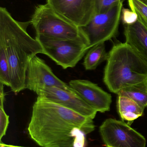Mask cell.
Masks as SVG:
<instances>
[{"mask_svg": "<svg viewBox=\"0 0 147 147\" xmlns=\"http://www.w3.org/2000/svg\"><path fill=\"white\" fill-rule=\"evenodd\" d=\"M93 119L38 96L34 103L28 132L41 147H72L76 128L85 134L95 129Z\"/></svg>", "mask_w": 147, "mask_h": 147, "instance_id": "1", "label": "cell"}, {"mask_svg": "<svg viewBox=\"0 0 147 147\" xmlns=\"http://www.w3.org/2000/svg\"><path fill=\"white\" fill-rule=\"evenodd\" d=\"M30 21L16 20L7 9L0 7V44L4 47L10 69V88L15 93L26 89L27 71L31 59L44 53L40 43L27 32Z\"/></svg>", "mask_w": 147, "mask_h": 147, "instance_id": "2", "label": "cell"}, {"mask_svg": "<svg viewBox=\"0 0 147 147\" xmlns=\"http://www.w3.org/2000/svg\"><path fill=\"white\" fill-rule=\"evenodd\" d=\"M147 62L127 43H116L108 53L103 80L111 92L146 82Z\"/></svg>", "mask_w": 147, "mask_h": 147, "instance_id": "3", "label": "cell"}, {"mask_svg": "<svg viewBox=\"0 0 147 147\" xmlns=\"http://www.w3.org/2000/svg\"><path fill=\"white\" fill-rule=\"evenodd\" d=\"M30 22L36 35L60 39L87 38L81 27L60 15L47 3L35 7Z\"/></svg>", "mask_w": 147, "mask_h": 147, "instance_id": "4", "label": "cell"}, {"mask_svg": "<svg viewBox=\"0 0 147 147\" xmlns=\"http://www.w3.org/2000/svg\"><path fill=\"white\" fill-rule=\"evenodd\" d=\"M45 55L63 69L74 68L90 49L88 39H60L36 35Z\"/></svg>", "mask_w": 147, "mask_h": 147, "instance_id": "5", "label": "cell"}, {"mask_svg": "<svg viewBox=\"0 0 147 147\" xmlns=\"http://www.w3.org/2000/svg\"><path fill=\"white\" fill-rule=\"evenodd\" d=\"M123 7V0H121L107 12L94 14L86 26L81 27L89 40L90 48L116 36Z\"/></svg>", "mask_w": 147, "mask_h": 147, "instance_id": "6", "label": "cell"}, {"mask_svg": "<svg viewBox=\"0 0 147 147\" xmlns=\"http://www.w3.org/2000/svg\"><path fill=\"white\" fill-rule=\"evenodd\" d=\"M99 132L107 147H146L144 136L123 121L106 119L100 126Z\"/></svg>", "mask_w": 147, "mask_h": 147, "instance_id": "7", "label": "cell"}, {"mask_svg": "<svg viewBox=\"0 0 147 147\" xmlns=\"http://www.w3.org/2000/svg\"><path fill=\"white\" fill-rule=\"evenodd\" d=\"M55 87L68 91L75 92L66 83L60 79L53 72L45 62L37 56L29 62L27 71L26 89L35 93L39 89Z\"/></svg>", "mask_w": 147, "mask_h": 147, "instance_id": "8", "label": "cell"}, {"mask_svg": "<svg viewBox=\"0 0 147 147\" xmlns=\"http://www.w3.org/2000/svg\"><path fill=\"white\" fill-rule=\"evenodd\" d=\"M47 3L69 21L82 27L94 14L95 0H46Z\"/></svg>", "mask_w": 147, "mask_h": 147, "instance_id": "9", "label": "cell"}, {"mask_svg": "<svg viewBox=\"0 0 147 147\" xmlns=\"http://www.w3.org/2000/svg\"><path fill=\"white\" fill-rule=\"evenodd\" d=\"M36 93L38 96L45 98L93 120L97 113L96 110L85 102L75 92L50 87L39 89Z\"/></svg>", "mask_w": 147, "mask_h": 147, "instance_id": "10", "label": "cell"}, {"mask_svg": "<svg viewBox=\"0 0 147 147\" xmlns=\"http://www.w3.org/2000/svg\"><path fill=\"white\" fill-rule=\"evenodd\" d=\"M69 85L89 105L97 112L109 111L112 96L97 84L85 80H73Z\"/></svg>", "mask_w": 147, "mask_h": 147, "instance_id": "11", "label": "cell"}, {"mask_svg": "<svg viewBox=\"0 0 147 147\" xmlns=\"http://www.w3.org/2000/svg\"><path fill=\"white\" fill-rule=\"evenodd\" d=\"M126 43L133 48L147 62V30L139 20L124 26Z\"/></svg>", "mask_w": 147, "mask_h": 147, "instance_id": "12", "label": "cell"}, {"mask_svg": "<svg viewBox=\"0 0 147 147\" xmlns=\"http://www.w3.org/2000/svg\"><path fill=\"white\" fill-rule=\"evenodd\" d=\"M117 104L122 120L127 121L129 125L143 115L145 109L133 99L123 96H118Z\"/></svg>", "mask_w": 147, "mask_h": 147, "instance_id": "13", "label": "cell"}, {"mask_svg": "<svg viewBox=\"0 0 147 147\" xmlns=\"http://www.w3.org/2000/svg\"><path fill=\"white\" fill-rule=\"evenodd\" d=\"M108 53L105 49V43L96 45L90 48L84 60V67L86 70H93L105 60Z\"/></svg>", "mask_w": 147, "mask_h": 147, "instance_id": "14", "label": "cell"}, {"mask_svg": "<svg viewBox=\"0 0 147 147\" xmlns=\"http://www.w3.org/2000/svg\"><path fill=\"white\" fill-rule=\"evenodd\" d=\"M117 95L131 98L145 109L147 107V80L142 84L124 88Z\"/></svg>", "mask_w": 147, "mask_h": 147, "instance_id": "15", "label": "cell"}, {"mask_svg": "<svg viewBox=\"0 0 147 147\" xmlns=\"http://www.w3.org/2000/svg\"><path fill=\"white\" fill-rule=\"evenodd\" d=\"M0 83L10 87L9 64L4 47L0 44Z\"/></svg>", "mask_w": 147, "mask_h": 147, "instance_id": "16", "label": "cell"}, {"mask_svg": "<svg viewBox=\"0 0 147 147\" xmlns=\"http://www.w3.org/2000/svg\"><path fill=\"white\" fill-rule=\"evenodd\" d=\"M5 94L3 90V86H0V141L6 135L8 127L9 124V116L6 114L4 109Z\"/></svg>", "mask_w": 147, "mask_h": 147, "instance_id": "17", "label": "cell"}, {"mask_svg": "<svg viewBox=\"0 0 147 147\" xmlns=\"http://www.w3.org/2000/svg\"><path fill=\"white\" fill-rule=\"evenodd\" d=\"M132 11L138 16V20L147 30V6L140 0H128Z\"/></svg>", "mask_w": 147, "mask_h": 147, "instance_id": "18", "label": "cell"}, {"mask_svg": "<svg viewBox=\"0 0 147 147\" xmlns=\"http://www.w3.org/2000/svg\"><path fill=\"white\" fill-rule=\"evenodd\" d=\"M121 1V0H95L94 14L102 13L107 12Z\"/></svg>", "mask_w": 147, "mask_h": 147, "instance_id": "19", "label": "cell"}, {"mask_svg": "<svg viewBox=\"0 0 147 147\" xmlns=\"http://www.w3.org/2000/svg\"><path fill=\"white\" fill-rule=\"evenodd\" d=\"M121 18L124 26L132 25L138 20V16L132 10L123 8Z\"/></svg>", "mask_w": 147, "mask_h": 147, "instance_id": "20", "label": "cell"}, {"mask_svg": "<svg viewBox=\"0 0 147 147\" xmlns=\"http://www.w3.org/2000/svg\"><path fill=\"white\" fill-rule=\"evenodd\" d=\"M84 132L78 128H76L73 131L74 137L72 147H85L86 140Z\"/></svg>", "mask_w": 147, "mask_h": 147, "instance_id": "21", "label": "cell"}, {"mask_svg": "<svg viewBox=\"0 0 147 147\" xmlns=\"http://www.w3.org/2000/svg\"><path fill=\"white\" fill-rule=\"evenodd\" d=\"M0 147H26L22 146H14V145H8V144H5V143H0Z\"/></svg>", "mask_w": 147, "mask_h": 147, "instance_id": "22", "label": "cell"}, {"mask_svg": "<svg viewBox=\"0 0 147 147\" xmlns=\"http://www.w3.org/2000/svg\"><path fill=\"white\" fill-rule=\"evenodd\" d=\"M140 1H142V2L144 3L147 6V0H140Z\"/></svg>", "mask_w": 147, "mask_h": 147, "instance_id": "23", "label": "cell"}, {"mask_svg": "<svg viewBox=\"0 0 147 147\" xmlns=\"http://www.w3.org/2000/svg\"></svg>", "mask_w": 147, "mask_h": 147, "instance_id": "24", "label": "cell"}]
</instances>
